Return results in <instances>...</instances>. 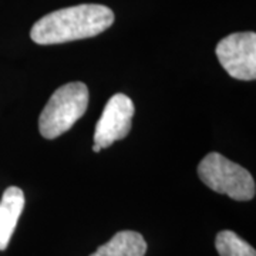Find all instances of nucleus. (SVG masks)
<instances>
[{"mask_svg":"<svg viewBox=\"0 0 256 256\" xmlns=\"http://www.w3.org/2000/svg\"><path fill=\"white\" fill-rule=\"evenodd\" d=\"M114 12L102 4H77L56 10L33 24L30 37L37 44H62L101 34L114 23Z\"/></svg>","mask_w":256,"mask_h":256,"instance_id":"f257e3e1","label":"nucleus"},{"mask_svg":"<svg viewBox=\"0 0 256 256\" xmlns=\"http://www.w3.org/2000/svg\"><path fill=\"white\" fill-rule=\"evenodd\" d=\"M88 98L84 82H67L57 88L40 114V134L46 140H54L68 131L87 111Z\"/></svg>","mask_w":256,"mask_h":256,"instance_id":"f03ea898","label":"nucleus"},{"mask_svg":"<svg viewBox=\"0 0 256 256\" xmlns=\"http://www.w3.org/2000/svg\"><path fill=\"white\" fill-rule=\"evenodd\" d=\"M198 175L212 191L235 201H250L255 196V181L250 172L220 152H210L202 160Z\"/></svg>","mask_w":256,"mask_h":256,"instance_id":"7ed1b4c3","label":"nucleus"},{"mask_svg":"<svg viewBox=\"0 0 256 256\" xmlns=\"http://www.w3.org/2000/svg\"><path fill=\"white\" fill-rule=\"evenodd\" d=\"M224 70L234 78L254 82L256 78V34L234 33L222 38L215 48Z\"/></svg>","mask_w":256,"mask_h":256,"instance_id":"20e7f679","label":"nucleus"},{"mask_svg":"<svg viewBox=\"0 0 256 256\" xmlns=\"http://www.w3.org/2000/svg\"><path fill=\"white\" fill-rule=\"evenodd\" d=\"M134 102L126 94H114L101 114L94 131V144L101 150L108 148L116 141L126 138L131 131L134 117Z\"/></svg>","mask_w":256,"mask_h":256,"instance_id":"39448f33","label":"nucleus"},{"mask_svg":"<svg viewBox=\"0 0 256 256\" xmlns=\"http://www.w3.org/2000/svg\"><path fill=\"white\" fill-rule=\"evenodd\" d=\"M24 208V194L18 186H9L0 200V250L9 246L12 235Z\"/></svg>","mask_w":256,"mask_h":256,"instance_id":"423d86ee","label":"nucleus"},{"mask_svg":"<svg viewBox=\"0 0 256 256\" xmlns=\"http://www.w3.org/2000/svg\"><path fill=\"white\" fill-rule=\"evenodd\" d=\"M146 252V242L141 234L121 230L90 256H144Z\"/></svg>","mask_w":256,"mask_h":256,"instance_id":"0eeeda50","label":"nucleus"},{"mask_svg":"<svg viewBox=\"0 0 256 256\" xmlns=\"http://www.w3.org/2000/svg\"><path fill=\"white\" fill-rule=\"evenodd\" d=\"M215 248L220 256H256L255 249L232 230H220Z\"/></svg>","mask_w":256,"mask_h":256,"instance_id":"6e6552de","label":"nucleus"},{"mask_svg":"<svg viewBox=\"0 0 256 256\" xmlns=\"http://www.w3.org/2000/svg\"><path fill=\"white\" fill-rule=\"evenodd\" d=\"M92 151H94V152H100L101 146H97V144H94V146H92Z\"/></svg>","mask_w":256,"mask_h":256,"instance_id":"1a4fd4ad","label":"nucleus"}]
</instances>
